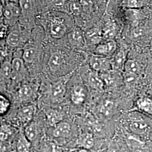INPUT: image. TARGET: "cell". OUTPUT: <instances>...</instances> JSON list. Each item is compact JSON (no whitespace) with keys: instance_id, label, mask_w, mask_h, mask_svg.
Here are the masks:
<instances>
[{"instance_id":"7bdbcfd3","label":"cell","mask_w":152,"mask_h":152,"mask_svg":"<svg viewBox=\"0 0 152 152\" xmlns=\"http://www.w3.org/2000/svg\"><path fill=\"white\" fill-rule=\"evenodd\" d=\"M1 60H2V59H1V56H0V63H1Z\"/></svg>"},{"instance_id":"d6a6232c","label":"cell","mask_w":152,"mask_h":152,"mask_svg":"<svg viewBox=\"0 0 152 152\" xmlns=\"http://www.w3.org/2000/svg\"><path fill=\"white\" fill-rule=\"evenodd\" d=\"M10 102L5 95L0 94V117L7 113L10 108Z\"/></svg>"},{"instance_id":"ac0fdd59","label":"cell","mask_w":152,"mask_h":152,"mask_svg":"<svg viewBox=\"0 0 152 152\" xmlns=\"http://www.w3.org/2000/svg\"><path fill=\"white\" fill-rule=\"evenodd\" d=\"M125 16L131 26L135 28L138 26L144 15L140 9H127L125 12Z\"/></svg>"},{"instance_id":"cb8c5ba5","label":"cell","mask_w":152,"mask_h":152,"mask_svg":"<svg viewBox=\"0 0 152 152\" xmlns=\"http://www.w3.org/2000/svg\"><path fill=\"white\" fill-rule=\"evenodd\" d=\"M99 112L105 117H109L114 114L115 110V104L113 101L110 100H105L100 105Z\"/></svg>"},{"instance_id":"ee69618b","label":"cell","mask_w":152,"mask_h":152,"mask_svg":"<svg viewBox=\"0 0 152 152\" xmlns=\"http://www.w3.org/2000/svg\"><path fill=\"white\" fill-rule=\"evenodd\" d=\"M68 1H73V0H68Z\"/></svg>"},{"instance_id":"1f68e13d","label":"cell","mask_w":152,"mask_h":152,"mask_svg":"<svg viewBox=\"0 0 152 152\" xmlns=\"http://www.w3.org/2000/svg\"><path fill=\"white\" fill-rule=\"evenodd\" d=\"M0 75L7 79H9L12 76V69L11 62L8 60L3 61L0 64Z\"/></svg>"},{"instance_id":"d6986e66","label":"cell","mask_w":152,"mask_h":152,"mask_svg":"<svg viewBox=\"0 0 152 152\" xmlns=\"http://www.w3.org/2000/svg\"><path fill=\"white\" fill-rule=\"evenodd\" d=\"M77 144L78 147L87 151L91 149L95 145V136L90 132L83 133L79 137Z\"/></svg>"},{"instance_id":"3957f363","label":"cell","mask_w":152,"mask_h":152,"mask_svg":"<svg viewBox=\"0 0 152 152\" xmlns=\"http://www.w3.org/2000/svg\"><path fill=\"white\" fill-rule=\"evenodd\" d=\"M21 10L18 3L9 2L4 6V23L7 26H12L19 20Z\"/></svg>"},{"instance_id":"f546056e","label":"cell","mask_w":152,"mask_h":152,"mask_svg":"<svg viewBox=\"0 0 152 152\" xmlns=\"http://www.w3.org/2000/svg\"><path fill=\"white\" fill-rule=\"evenodd\" d=\"M14 133V130L10 125H1L0 126V141L4 142L10 140Z\"/></svg>"},{"instance_id":"7a4b0ae2","label":"cell","mask_w":152,"mask_h":152,"mask_svg":"<svg viewBox=\"0 0 152 152\" xmlns=\"http://www.w3.org/2000/svg\"><path fill=\"white\" fill-rule=\"evenodd\" d=\"M87 63L91 69L99 73H103L113 69L111 58L94 53L88 56Z\"/></svg>"},{"instance_id":"52a82bcc","label":"cell","mask_w":152,"mask_h":152,"mask_svg":"<svg viewBox=\"0 0 152 152\" xmlns=\"http://www.w3.org/2000/svg\"><path fill=\"white\" fill-rule=\"evenodd\" d=\"M21 10L20 20L23 24L31 26L32 24L33 5L32 0H19L18 2Z\"/></svg>"},{"instance_id":"7402d4cb","label":"cell","mask_w":152,"mask_h":152,"mask_svg":"<svg viewBox=\"0 0 152 152\" xmlns=\"http://www.w3.org/2000/svg\"><path fill=\"white\" fill-rule=\"evenodd\" d=\"M22 39V33L20 29H14L8 33L6 38V42L9 47L16 48L19 45Z\"/></svg>"},{"instance_id":"f35d334b","label":"cell","mask_w":152,"mask_h":152,"mask_svg":"<svg viewBox=\"0 0 152 152\" xmlns=\"http://www.w3.org/2000/svg\"><path fill=\"white\" fill-rule=\"evenodd\" d=\"M6 149V148L4 142L0 141V152H5Z\"/></svg>"},{"instance_id":"277c9868","label":"cell","mask_w":152,"mask_h":152,"mask_svg":"<svg viewBox=\"0 0 152 152\" xmlns=\"http://www.w3.org/2000/svg\"><path fill=\"white\" fill-rule=\"evenodd\" d=\"M118 49V44L114 39H104L95 46L94 54L112 58Z\"/></svg>"},{"instance_id":"9a60e30c","label":"cell","mask_w":152,"mask_h":152,"mask_svg":"<svg viewBox=\"0 0 152 152\" xmlns=\"http://www.w3.org/2000/svg\"><path fill=\"white\" fill-rule=\"evenodd\" d=\"M54 126L53 135L55 138L64 139L71 136L72 127L68 122L61 121Z\"/></svg>"},{"instance_id":"74e56055","label":"cell","mask_w":152,"mask_h":152,"mask_svg":"<svg viewBox=\"0 0 152 152\" xmlns=\"http://www.w3.org/2000/svg\"><path fill=\"white\" fill-rule=\"evenodd\" d=\"M4 4L2 0H0V23L4 22Z\"/></svg>"},{"instance_id":"8992f818","label":"cell","mask_w":152,"mask_h":152,"mask_svg":"<svg viewBox=\"0 0 152 152\" xmlns=\"http://www.w3.org/2000/svg\"><path fill=\"white\" fill-rule=\"evenodd\" d=\"M68 33V27L64 20L59 17H53L50 23V33L53 38L60 39Z\"/></svg>"},{"instance_id":"ba28073f","label":"cell","mask_w":152,"mask_h":152,"mask_svg":"<svg viewBox=\"0 0 152 152\" xmlns=\"http://www.w3.org/2000/svg\"><path fill=\"white\" fill-rule=\"evenodd\" d=\"M128 53V50L126 46L121 45L120 48H118L113 56L111 58L113 69L123 72L125 63L127 60Z\"/></svg>"},{"instance_id":"836d02e7","label":"cell","mask_w":152,"mask_h":152,"mask_svg":"<svg viewBox=\"0 0 152 152\" xmlns=\"http://www.w3.org/2000/svg\"><path fill=\"white\" fill-rule=\"evenodd\" d=\"M68 11L72 15L75 16H78L81 14L83 10L78 0H73L70 1Z\"/></svg>"},{"instance_id":"f1b7e54d","label":"cell","mask_w":152,"mask_h":152,"mask_svg":"<svg viewBox=\"0 0 152 152\" xmlns=\"http://www.w3.org/2000/svg\"><path fill=\"white\" fill-rule=\"evenodd\" d=\"M46 117L49 124L52 126L63 121V115L59 111L55 109H49L46 112Z\"/></svg>"},{"instance_id":"5bb4252c","label":"cell","mask_w":152,"mask_h":152,"mask_svg":"<svg viewBox=\"0 0 152 152\" xmlns=\"http://www.w3.org/2000/svg\"><path fill=\"white\" fill-rule=\"evenodd\" d=\"M102 29L104 39H114L118 32V27L114 20L108 18L104 22Z\"/></svg>"},{"instance_id":"83f0119b","label":"cell","mask_w":152,"mask_h":152,"mask_svg":"<svg viewBox=\"0 0 152 152\" xmlns=\"http://www.w3.org/2000/svg\"><path fill=\"white\" fill-rule=\"evenodd\" d=\"M37 56V50L31 45L26 47L22 52V58L25 63H32L35 60Z\"/></svg>"},{"instance_id":"60d3db41","label":"cell","mask_w":152,"mask_h":152,"mask_svg":"<svg viewBox=\"0 0 152 152\" xmlns=\"http://www.w3.org/2000/svg\"><path fill=\"white\" fill-rule=\"evenodd\" d=\"M108 152H121L120 151L116 148H114V147H110L109 148L108 151Z\"/></svg>"},{"instance_id":"8d00e7d4","label":"cell","mask_w":152,"mask_h":152,"mask_svg":"<svg viewBox=\"0 0 152 152\" xmlns=\"http://www.w3.org/2000/svg\"><path fill=\"white\" fill-rule=\"evenodd\" d=\"M8 27L4 23H0V39L6 38L8 34Z\"/></svg>"},{"instance_id":"ab89813d","label":"cell","mask_w":152,"mask_h":152,"mask_svg":"<svg viewBox=\"0 0 152 152\" xmlns=\"http://www.w3.org/2000/svg\"><path fill=\"white\" fill-rule=\"evenodd\" d=\"M70 152H87V150L79 147V148L72 150Z\"/></svg>"},{"instance_id":"e0dca14e","label":"cell","mask_w":152,"mask_h":152,"mask_svg":"<svg viewBox=\"0 0 152 152\" xmlns=\"http://www.w3.org/2000/svg\"><path fill=\"white\" fill-rule=\"evenodd\" d=\"M126 141L127 145L133 149H141L146 145V142L142 139L141 136L132 134L130 132L127 133L126 136Z\"/></svg>"},{"instance_id":"4fadbf2b","label":"cell","mask_w":152,"mask_h":152,"mask_svg":"<svg viewBox=\"0 0 152 152\" xmlns=\"http://www.w3.org/2000/svg\"><path fill=\"white\" fill-rule=\"evenodd\" d=\"M36 112L34 105L30 104L24 106L18 112L17 117L18 121L22 125H27L31 122Z\"/></svg>"},{"instance_id":"e575fe53","label":"cell","mask_w":152,"mask_h":152,"mask_svg":"<svg viewBox=\"0 0 152 152\" xmlns=\"http://www.w3.org/2000/svg\"><path fill=\"white\" fill-rule=\"evenodd\" d=\"M123 80L126 84L131 85L134 83L138 78L139 75L133 74L131 73L123 72Z\"/></svg>"},{"instance_id":"484cf974","label":"cell","mask_w":152,"mask_h":152,"mask_svg":"<svg viewBox=\"0 0 152 152\" xmlns=\"http://www.w3.org/2000/svg\"><path fill=\"white\" fill-rule=\"evenodd\" d=\"M18 98L22 102H26L32 97L33 90L32 87L28 85H22L19 88L18 92Z\"/></svg>"},{"instance_id":"d4e9b609","label":"cell","mask_w":152,"mask_h":152,"mask_svg":"<svg viewBox=\"0 0 152 152\" xmlns=\"http://www.w3.org/2000/svg\"><path fill=\"white\" fill-rule=\"evenodd\" d=\"M23 132L28 139L31 142L36 140L39 132L37 125L32 122L26 125Z\"/></svg>"},{"instance_id":"b9f144b4","label":"cell","mask_w":152,"mask_h":152,"mask_svg":"<svg viewBox=\"0 0 152 152\" xmlns=\"http://www.w3.org/2000/svg\"><path fill=\"white\" fill-rule=\"evenodd\" d=\"M9 2H14V3H18L19 0H9Z\"/></svg>"},{"instance_id":"603a6c76","label":"cell","mask_w":152,"mask_h":152,"mask_svg":"<svg viewBox=\"0 0 152 152\" xmlns=\"http://www.w3.org/2000/svg\"><path fill=\"white\" fill-rule=\"evenodd\" d=\"M31 142L26 136L23 131H20L16 141V150L18 152H30Z\"/></svg>"},{"instance_id":"4316f807","label":"cell","mask_w":152,"mask_h":152,"mask_svg":"<svg viewBox=\"0 0 152 152\" xmlns=\"http://www.w3.org/2000/svg\"><path fill=\"white\" fill-rule=\"evenodd\" d=\"M141 71L142 68L141 65L137 61L132 59H127L125 63L123 72L139 75Z\"/></svg>"},{"instance_id":"8fae6325","label":"cell","mask_w":152,"mask_h":152,"mask_svg":"<svg viewBox=\"0 0 152 152\" xmlns=\"http://www.w3.org/2000/svg\"><path fill=\"white\" fill-rule=\"evenodd\" d=\"M70 98L72 103L76 105H81L85 103L87 98L85 88L81 85H74L71 88Z\"/></svg>"},{"instance_id":"ffe728a7","label":"cell","mask_w":152,"mask_h":152,"mask_svg":"<svg viewBox=\"0 0 152 152\" xmlns=\"http://www.w3.org/2000/svg\"><path fill=\"white\" fill-rule=\"evenodd\" d=\"M136 109L145 114L152 116V100L147 96H142L136 100Z\"/></svg>"},{"instance_id":"2e32d148","label":"cell","mask_w":152,"mask_h":152,"mask_svg":"<svg viewBox=\"0 0 152 152\" xmlns=\"http://www.w3.org/2000/svg\"><path fill=\"white\" fill-rule=\"evenodd\" d=\"M87 44L96 46L103 40L102 29L98 27L91 28L85 32Z\"/></svg>"},{"instance_id":"9c48e42d","label":"cell","mask_w":152,"mask_h":152,"mask_svg":"<svg viewBox=\"0 0 152 152\" xmlns=\"http://www.w3.org/2000/svg\"><path fill=\"white\" fill-rule=\"evenodd\" d=\"M65 64V56L60 51H55L50 55L48 61V66L52 73L56 74L61 71Z\"/></svg>"},{"instance_id":"d590c367","label":"cell","mask_w":152,"mask_h":152,"mask_svg":"<svg viewBox=\"0 0 152 152\" xmlns=\"http://www.w3.org/2000/svg\"><path fill=\"white\" fill-rule=\"evenodd\" d=\"M82 10L86 11L91 10L93 5V0H78Z\"/></svg>"},{"instance_id":"7c38bea8","label":"cell","mask_w":152,"mask_h":152,"mask_svg":"<svg viewBox=\"0 0 152 152\" xmlns=\"http://www.w3.org/2000/svg\"><path fill=\"white\" fill-rule=\"evenodd\" d=\"M86 80L88 86L93 90L99 92L104 90L105 85L100 73L91 69L87 73Z\"/></svg>"},{"instance_id":"6da1fadb","label":"cell","mask_w":152,"mask_h":152,"mask_svg":"<svg viewBox=\"0 0 152 152\" xmlns=\"http://www.w3.org/2000/svg\"><path fill=\"white\" fill-rule=\"evenodd\" d=\"M74 72L72 71L62 77L52 85L50 89V98L53 102L59 103L64 100L66 92V84L73 76Z\"/></svg>"},{"instance_id":"4dcf8cb0","label":"cell","mask_w":152,"mask_h":152,"mask_svg":"<svg viewBox=\"0 0 152 152\" xmlns=\"http://www.w3.org/2000/svg\"><path fill=\"white\" fill-rule=\"evenodd\" d=\"M148 4V0H125L124 6L126 9H141Z\"/></svg>"},{"instance_id":"5b68a950","label":"cell","mask_w":152,"mask_h":152,"mask_svg":"<svg viewBox=\"0 0 152 152\" xmlns=\"http://www.w3.org/2000/svg\"><path fill=\"white\" fill-rule=\"evenodd\" d=\"M68 39L71 46L76 49H84L87 42L85 36V32L79 27L73 28L67 33Z\"/></svg>"},{"instance_id":"30bf717a","label":"cell","mask_w":152,"mask_h":152,"mask_svg":"<svg viewBox=\"0 0 152 152\" xmlns=\"http://www.w3.org/2000/svg\"><path fill=\"white\" fill-rule=\"evenodd\" d=\"M127 127L130 132L139 136L145 135L150 131L149 125L141 119L130 120L128 122Z\"/></svg>"},{"instance_id":"44dd1931","label":"cell","mask_w":152,"mask_h":152,"mask_svg":"<svg viewBox=\"0 0 152 152\" xmlns=\"http://www.w3.org/2000/svg\"><path fill=\"white\" fill-rule=\"evenodd\" d=\"M11 65L12 69V76L17 77L24 74L26 71L25 61L23 59L18 56L14 58L11 61Z\"/></svg>"}]
</instances>
